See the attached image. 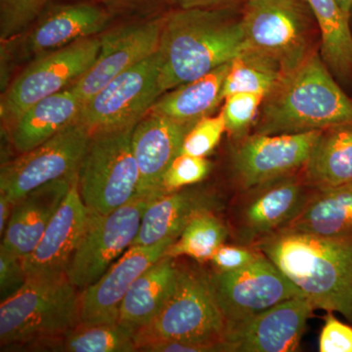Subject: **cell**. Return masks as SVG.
I'll return each instance as SVG.
<instances>
[{
  "label": "cell",
  "mask_w": 352,
  "mask_h": 352,
  "mask_svg": "<svg viewBox=\"0 0 352 352\" xmlns=\"http://www.w3.org/2000/svg\"><path fill=\"white\" fill-rule=\"evenodd\" d=\"M233 9L177 8L164 16L157 48L162 94L229 63L245 47L242 13Z\"/></svg>",
  "instance_id": "6da1fadb"
},
{
  "label": "cell",
  "mask_w": 352,
  "mask_h": 352,
  "mask_svg": "<svg viewBox=\"0 0 352 352\" xmlns=\"http://www.w3.org/2000/svg\"><path fill=\"white\" fill-rule=\"evenodd\" d=\"M288 278L314 309L352 323V238L278 231L254 245Z\"/></svg>",
  "instance_id": "7a4b0ae2"
},
{
  "label": "cell",
  "mask_w": 352,
  "mask_h": 352,
  "mask_svg": "<svg viewBox=\"0 0 352 352\" xmlns=\"http://www.w3.org/2000/svg\"><path fill=\"white\" fill-rule=\"evenodd\" d=\"M346 124H352V99L336 82L320 52H315L264 97L254 133H302Z\"/></svg>",
  "instance_id": "3957f363"
},
{
  "label": "cell",
  "mask_w": 352,
  "mask_h": 352,
  "mask_svg": "<svg viewBox=\"0 0 352 352\" xmlns=\"http://www.w3.org/2000/svg\"><path fill=\"white\" fill-rule=\"evenodd\" d=\"M80 295L67 274L28 278L0 305L1 351H39L80 323Z\"/></svg>",
  "instance_id": "277c9868"
},
{
  "label": "cell",
  "mask_w": 352,
  "mask_h": 352,
  "mask_svg": "<svg viewBox=\"0 0 352 352\" xmlns=\"http://www.w3.org/2000/svg\"><path fill=\"white\" fill-rule=\"evenodd\" d=\"M226 331L210 272L182 264L170 298L157 316L135 333L134 340L138 351L147 342L164 340L223 344Z\"/></svg>",
  "instance_id": "5b68a950"
},
{
  "label": "cell",
  "mask_w": 352,
  "mask_h": 352,
  "mask_svg": "<svg viewBox=\"0 0 352 352\" xmlns=\"http://www.w3.org/2000/svg\"><path fill=\"white\" fill-rule=\"evenodd\" d=\"M245 45L274 58L288 74L320 48V31L305 0H247Z\"/></svg>",
  "instance_id": "8992f818"
},
{
  "label": "cell",
  "mask_w": 352,
  "mask_h": 352,
  "mask_svg": "<svg viewBox=\"0 0 352 352\" xmlns=\"http://www.w3.org/2000/svg\"><path fill=\"white\" fill-rule=\"evenodd\" d=\"M133 129L90 136L78 173V191L88 212L111 214L138 198L139 170L131 146Z\"/></svg>",
  "instance_id": "52a82bcc"
},
{
  "label": "cell",
  "mask_w": 352,
  "mask_h": 352,
  "mask_svg": "<svg viewBox=\"0 0 352 352\" xmlns=\"http://www.w3.org/2000/svg\"><path fill=\"white\" fill-rule=\"evenodd\" d=\"M99 47L100 38L92 36L32 60L2 96V122L11 126L36 102L71 87L94 63Z\"/></svg>",
  "instance_id": "ba28073f"
},
{
  "label": "cell",
  "mask_w": 352,
  "mask_h": 352,
  "mask_svg": "<svg viewBox=\"0 0 352 352\" xmlns=\"http://www.w3.org/2000/svg\"><path fill=\"white\" fill-rule=\"evenodd\" d=\"M161 95L157 51L113 78L83 103L78 122L90 135L131 129L147 115Z\"/></svg>",
  "instance_id": "9c48e42d"
},
{
  "label": "cell",
  "mask_w": 352,
  "mask_h": 352,
  "mask_svg": "<svg viewBox=\"0 0 352 352\" xmlns=\"http://www.w3.org/2000/svg\"><path fill=\"white\" fill-rule=\"evenodd\" d=\"M149 203L138 197L111 214L88 212L85 232L67 270L72 284L82 291L103 276L131 248Z\"/></svg>",
  "instance_id": "30bf717a"
},
{
  "label": "cell",
  "mask_w": 352,
  "mask_h": 352,
  "mask_svg": "<svg viewBox=\"0 0 352 352\" xmlns=\"http://www.w3.org/2000/svg\"><path fill=\"white\" fill-rule=\"evenodd\" d=\"M90 136L76 120L43 144L2 164L0 194L15 204L43 185L76 175Z\"/></svg>",
  "instance_id": "8fae6325"
},
{
  "label": "cell",
  "mask_w": 352,
  "mask_h": 352,
  "mask_svg": "<svg viewBox=\"0 0 352 352\" xmlns=\"http://www.w3.org/2000/svg\"><path fill=\"white\" fill-rule=\"evenodd\" d=\"M210 277L226 328L303 296L263 252L244 268L231 272L212 271Z\"/></svg>",
  "instance_id": "7c38bea8"
},
{
  "label": "cell",
  "mask_w": 352,
  "mask_h": 352,
  "mask_svg": "<svg viewBox=\"0 0 352 352\" xmlns=\"http://www.w3.org/2000/svg\"><path fill=\"white\" fill-rule=\"evenodd\" d=\"M314 190L300 171L245 190L234 212L238 244L254 245L283 229L302 212Z\"/></svg>",
  "instance_id": "4fadbf2b"
},
{
  "label": "cell",
  "mask_w": 352,
  "mask_h": 352,
  "mask_svg": "<svg viewBox=\"0 0 352 352\" xmlns=\"http://www.w3.org/2000/svg\"><path fill=\"white\" fill-rule=\"evenodd\" d=\"M322 131L264 135L254 133L238 140L231 155L236 182L243 190L300 173Z\"/></svg>",
  "instance_id": "5bb4252c"
},
{
  "label": "cell",
  "mask_w": 352,
  "mask_h": 352,
  "mask_svg": "<svg viewBox=\"0 0 352 352\" xmlns=\"http://www.w3.org/2000/svg\"><path fill=\"white\" fill-rule=\"evenodd\" d=\"M164 16L120 25L102 34L94 63L73 85L82 104L113 78L156 53Z\"/></svg>",
  "instance_id": "9a60e30c"
},
{
  "label": "cell",
  "mask_w": 352,
  "mask_h": 352,
  "mask_svg": "<svg viewBox=\"0 0 352 352\" xmlns=\"http://www.w3.org/2000/svg\"><path fill=\"white\" fill-rule=\"evenodd\" d=\"M314 310L307 298L296 296L229 326L224 352L296 351Z\"/></svg>",
  "instance_id": "2e32d148"
},
{
  "label": "cell",
  "mask_w": 352,
  "mask_h": 352,
  "mask_svg": "<svg viewBox=\"0 0 352 352\" xmlns=\"http://www.w3.org/2000/svg\"><path fill=\"white\" fill-rule=\"evenodd\" d=\"M112 16L101 4L82 0L50 3L21 38L19 58L32 61L80 39L92 38L105 32Z\"/></svg>",
  "instance_id": "e0dca14e"
},
{
  "label": "cell",
  "mask_w": 352,
  "mask_h": 352,
  "mask_svg": "<svg viewBox=\"0 0 352 352\" xmlns=\"http://www.w3.org/2000/svg\"><path fill=\"white\" fill-rule=\"evenodd\" d=\"M194 124L149 112L134 126L132 152L139 170L138 198L156 200L171 162L182 152L183 140Z\"/></svg>",
  "instance_id": "ac0fdd59"
},
{
  "label": "cell",
  "mask_w": 352,
  "mask_h": 352,
  "mask_svg": "<svg viewBox=\"0 0 352 352\" xmlns=\"http://www.w3.org/2000/svg\"><path fill=\"white\" fill-rule=\"evenodd\" d=\"M173 243L151 247H131L91 286L80 295V321L87 324H115L120 305L136 279L152 264L163 258Z\"/></svg>",
  "instance_id": "d6986e66"
},
{
  "label": "cell",
  "mask_w": 352,
  "mask_h": 352,
  "mask_svg": "<svg viewBox=\"0 0 352 352\" xmlns=\"http://www.w3.org/2000/svg\"><path fill=\"white\" fill-rule=\"evenodd\" d=\"M87 219L88 210L80 198L76 176L38 244L23 259L28 278L67 274Z\"/></svg>",
  "instance_id": "ffe728a7"
},
{
  "label": "cell",
  "mask_w": 352,
  "mask_h": 352,
  "mask_svg": "<svg viewBox=\"0 0 352 352\" xmlns=\"http://www.w3.org/2000/svg\"><path fill=\"white\" fill-rule=\"evenodd\" d=\"M78 173L43 185L16 201L1 237V248L22 259L30 256L63 203Z\"/></svg>",
  "instance_id": "44dd1931"
},
{
  "label": "cell",
  "mask_w": 352,
  "mask_h": 352,
  "mask_svg": "<svg viewBox=\"0 0 352 352\" xmlns=\"http://www.w3.org/2000/svg\"><path fill=\"white\" fill-rule=\"evenodd\" d=\"M217 201L208 192L184 188L151 201L131 247L175 243L187 223L199 212L214 210Z\"/></svg>",
  "instance_id": "7402d4cb"
},
{
  "label": "cell",
  "mask_w": 352,
  "mask_h": 352,
  "mask_svg": "<svg viewBox=\"0 0 352 352\" xmlns=\"http://www.w3.org/2000/svg\"><path fill=\"white\" fill-rule=\"evenodd\" d=\"M82 107L73 85L36 102L10 126L14 148L22 154L43 144L76 122Z\"/></svg>",
  "instance_id": "603a6c76"
},
{
  "label": "cell",
  "mask_w": 352,
  "mask_h": 352,
  "mask_svg": "<svg viewBox=\"0 0 352 352\" xmlns=\"http://www.w3.org/2000/svg\"><path fill=\"white\" fill-rule=\"evenodd\" d=\"M178 265L175 258L164 256L131 285L122 305L120 326L135 335L161 311L175 289Z\"/></svg>",
  "instance_id": "cb8c5ba5"
},
{
  "label": "cell",
  "mask_w": 352,
  "mask_h": 352,
  "mask_svg": "<svg viewBox=\"0 0 352 352\" xmlns=\"http://www.w3.org/2000/svg\"><path fill=\"white\" fill-rule=\"evenodd\" d=\"M280 231L352 238V183L315 189L302 212Z\"/></svg>",
  "instance_id": "d4e9b609"
},
{
  "label": "cell",
  "mask_w": 352,
  "mask_h": 352,
  "mask_svg": "<svg viewBox=\"0 0 352 352\" xmlns=\"http://www.w3.org/2000/svg\"><path fill=\"white\" fill-rule=\"evenodd\" d=\"M300 173L314 189L352 183V124L322 131Z\"/></svg>",
  "instance_id": "484cf974"
},
{
  "label": "cell",
  "mask_w": 352,
  "mask_h": 352,
  "mask_svg": "<svg viewBox=\"0 0 352 352\" xmlns=\"http://www.w3.org/2000/svg\"><path fill=\"white\" fill-rule=\"evenodd\" d=\"M229 68L230 62L198 80L164 92L155 102L149 112L187 124H195L201 118L210 116L223 101L222 88Z\"/></svg>",
  "instance_id": "4316f807"
},
{
  "label": "cell",
  "mask_w": 352,
  "mask_h": 352,
  "mask_svg": "<svg viewBox=\"0 0 352 352\" xmlns=\"http://www.w3.org/2000/svg\"><path fill=\"white\" fill-rule=\"evenodd\" d=\"M320 31V55L338 80L352 78V31L351 17L336 0H305Z\"/></svg>",
  "instance_id": "83f0119b"
},
{
  "label": "cell",
  "mask_w": 352,
  "mask_h": 352,
  "mask_svg": "<svg viewBox=\"0 0 352 352\" xmlns=\"http://www.w3.org/2000/svg\"><path fill=\"white\" fill-rule=\"evenodd\" d=\"M286 75L283 67L263 51L245 45L230 62L222 99L235 94H270Z\"/></svg>",
  "instance_id": "f1b7e54d"
},
{
  "label": "cell",
  "mask_w": 352,
  "mask_h": 352,
  "mask_svg": "<svg viewBox=\"0 0 352 352\" xmlns=\"http://www.w3.org/2000/svg\"><path fill=\"white\" fill-rule=\"evenodd\" d=\"M41 351L133 352L138 351V346L134 336L119 323L80 322L62 337L46 342Z\"/></svg>",
  "instance_id": "f546056e"
},
{
  "label": "cell",
  "mask_w": 352,
  "mask_h": 352,
  "mask_svg": "<svg viewBox=\"0 0 352 352\" xmlns=\"http://www.w3.org/2000/svg\"><path fill=\"white\" fill-rule=\"evenodd\" d=\"M228 235V227L212 210H203L190 220L164 256L173 258L188 256L204 263L210 261L214 252L226 243Z\"/></svg>",
  "instance_id": "4dcf8cb0"
},
{
  "label": "cell",
  "mask_w": 352,
  "mask_h": 352,
  "mask_svg": "<svg viewBox=\"0 0 352 352\" xmlns=\"http://www.w3.org/2000/svg\"><path fill=\"white\" fill-rule=\"evenodd\" d=\"M50 0H0V39L9 43L24 34Z\"/></svg>",
  "instance_id": "1f68e13d"
},
{
  "label": "cell",
  "mask_w": 352,
  "mask_h": 352,
  "mask_svg": "<svg viewBox=\"0 0 352 352\" xmlns=\"http://www.w3.org/2000/svg\"><path fill=\"white\" fill-rule=\"evenodd\" d=\"M263 95L256 94H235L224 100L223 113L226 131L236 140L244 138L256 124Z\"/></svg>",
  "instance_id": "d6a6232c"
},
{
  "label": "cell",
  "mask_w": 352,
  "mask_h": 352,
  "mask_svg": "<svg viewBox=\"0 0 352 352\" xmlns=\"http://www.w3.org/2000/svg\"><path fill=\"white\" fill-rule=\"evenodd\" d=\"M210 170L212 164L206 157L180 153L164 173L161 185L162 196L203 182Z\"/></svg>",
  "instance_id": "836d02e7"
},
{
  "label": "cell",
  "mask_w": 352,
  "mask_h": 352,
  "mask_svg": "<svg viewBox=\"0 0 352 352\" xmlns=\"http://www.w3.org/2000/svg\"><path fill=\"white\" fill-rule=\"evenodd\" d=\"M226 131L223 113L201 118L187 132L180 153L206 157L219 145Z\"/></svg>",
  "instance_id": "e575fe53"
},
{
  "label": "cell",
  "mask_w": 352,
  "mask_h": 352,
  "mask_svg": "<svg viewBox=\"0 0 352 352\" xmlns=\"http://www.w3.org/2000/svg\"><path fill=\"white\" fill-rule=\"evenodd\" d=\"M261 252L254 245H220L212 254L210 263L215 272H231L249 265L258 258Z\"/></svg>",
  "instance_id": "d590c367"
},
{
  "label": "cell",
  "mask_w": 352,
  "mask_h": 352,
  "mask_svg": "<svg viewBox=\"0 0 352 352\" xmlns=\"http://www.w3.org/2000/svg\"><path fill=\"white\" fill-rule=\"evenodd\" d=\"M28 280L23 259L0 248V298L1 302L15 295Z\"/></svg>",
  "instance_id": "8d00e7d4"
},
{
  "label": "cell",
  "mask_w": 352,
  "mask_h": 352,
  "mask_svg": "<svg viewBox=\"0 0 352 352\" xmlns=\"http://www.w3.org/2000/svg\"><path fill=\"white\" fill-rule=\"evenodd\" d=\"M320 352H352V327L328 312L319 339Z\"/></svg>",
  "instance_id": "74e56055"
},
{
  "label": "cell",
  "mask_w": 352,
  "mask_h": 352,
  "mask_svg": "<svg viewBox=\"0 0 352 352\" xmlns=\"http://www.w3.org/2000/svg\"><path fill=\"white\" fill-rule=\"evenodd\" d=\"M144 352H224L222 344H201L184 340H164L147 342L138 347Z\"/></svg>",
  "instance_id": "f35d334b"
},
{
  "label": "cell",
  "mask_w": 352,
  "mask_h": 352,
  "mask_svg": "<svg viewBox=\"0 0 352 352\" xmlns=\"http://www.w3.org/2000/svg\"><path fill=\"white\" fill-rule=\"evenodd\" d=\"M112 15L154 13L163 0H98Z\"/></svg>",
  "instance_id": "ab89813d"
},
{
  "label": "cell",
  "mask_w": 352,
  "mask_h": 352,
  "mask_svg": "<svg viewBox=\"0 0 352 352\" xmlns=\"http://www.w3.org/2000/svg\"><path fill=\"white\" fill-rule=\"evenodd\" d=\"M247 0H173L178 8L182 9H221L235 8Z\"/></svg>",
  "instance_id": "60d3db41"
},
{
  "label": "cell",
  "mask_w": 352,
  "mask_h": 352,
  "mask_svg": "<svg viewBox=\"0 0 352 352\" xmlns=\"http://www.w3.org/2000/svg\"><path fill=\"white\" fill-rule=\"evenodd\" d=\"M14 205L7 197L0 194V235L3 236L6 232L7 226H8L9 220L12 215Z\"/></svg>",
  "instance_id": "b9f144b4"
},
{
  "label": "cell",
  "mask_w": 352,
  "mask_h": 352,
  "mask_svg": "<svg viewBox=\"0 0 352 352\" xmlns=\"http://www.w3.org/2000/svg\"><path fill=\"white\" fill-rule=\"evenodd\" d=\"M340 8L349 17L351 16L352 0H336Z\"/></svg>",
  "instance_id": "7bdbcfd3"
},
{
  "label": "cell",
  "mask_w": 352,
  "mask_h": 352,
  "mask_svg": "<svg viewBox=\"0 0 352 352\" xmlns=\"http://www.w3.org/2000/svg\"><path fill=\"white\" fill-rule=\"evenodd\" d=\"M69 1H82V0H69Z\"/></svg>",
  "instance_id": "ee69618b"
},
{
  "label": "cell",
  "mask_w": 352,
  "mask_h": 352,
  "mask_svg": "<svg viewBox=\"0 0 352 352\" xmlns=\"http://www.w3.org/2000/svg\"><path fill=\"white\" fill-rule=\"evenodd\" d=\"M352 19V11H351V20Z\"/></svg>",
  "instance_id": "f6af8a7d"
}]
</instances>
